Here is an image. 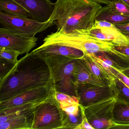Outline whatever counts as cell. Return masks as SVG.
<instances>
[{
	"label": "cell",
	"instance_id": "cell-1",
	"mask_svg": "<svg viewBox=\"0 0 129 129\" xmlns=\"http://www.w3.org/2000/svg\"><path fill=\"white\" fill-rule=\"evenodd\" d=\"M52 82L50 69L45 58L32 52L27 53L0 79V102Z\"/></svg>",
	"mask_w": 129,
	"mask_h": 129
},
{
	"label": "cell",
	"instance_id": "cell-2",
	"mask_svg": "<svg viewBox=\"0 0 129 129\" xmlns=\"http://www.w3.org/2000/svg\"><path fill=\"white\" fill-rule=\"evenodd\" d=\"M102 7L92 0H56L49 20L56 25L57 31L61 33L89 30Z\"/></svg>",
	"mask_w": 129,
	"mask_h": 129
},
{
	"label": "cell",
	"instance_id": "cell-3",
	"mask_svg": "<svg viewBox=\"0 0 129 129\" xmlns=\"http://www.w3.org/2000/svg\"><path fill=\"white\" fill-rule=\"evenodd\" d=\"M41 46L58 44L71 47L82 51L85 54L105 52L113 55L118 53L113 49V44L90 35L87 30H75L68 34L56 31L47 35Z\"/></svg>",
	"mask_w": 129,
	"mask_h": 129
},
{
	"label": "cell",
	"instance_id": "cell-4",
	"mask_svg": "<svg viewBox=\"0 0 129 129\" xmlns=\"http://www.w3.org/2000/svg\"><path fill=\"white\" fill-rule=\"evenodd\" d=\"M44 58L50 69L55 91L77 96L73 72L77 58L61 55Z\"/></svg>",
	"mask_w": 129,
	"mask_h": 129
},
{
	"label": "cell",
	"instance_id": "cell-5",
	"mask_svg": "<svg viewBox=\"0 0 129 129\" xmlns=\"http://www.w3.org/2000/svg\"><path fill=\"white\" fill-rule=\"evenodd\" d=\"M34 114L32 129H62L66 115L56 99L55 91L36 106Z\"/></svg>",
	"mask_w": 129,
	"mask_h": 129
},
{
	"label": "cell",
	"instance_id": "cell-6",
	"mask_svg": "<svg viewBox=\"0 0 129 129\" xmlns=\"http://www.w3.org/2000/svg\"><path fill=\"white\" fill-rule=\"evenodd\" d=\"M0 23L3 27L10 32L21 36L35 37L54 25L53 21L40 22L30 18H21L7 15L0 12Z\"/></svg>",
	"mask_w": 129,
	"mask_h": 129
},
{
	"label": "cell",
	"instance_id": "cell-7",
	"mask_svg": "<svg viewBox=\"0 0 129 129\" xmlns=\"http://www.w3.org/2000/svg\"><path fill=\"white\" fill-rule=\"evenodd\" d=\"M117 99V95L83 107L85 116L94 129H112L115 126L113 111Z\"/></svg>",
	"mask_w": 129,
	"mask_h": 129
},
{
	"label": "cell",
	"instance_id": "cell-8",
	"mask_svg": "<svg viewBox=\"0 0 129 129\" xmlns=\"http://www.w3.org/2000/svg\"><path fill=\"white\" fill-rule=\"evenodd\" d=\"M76 92L79 104L84 107L117 95L114 82L105 86L88 84H80L76 86Z\"/></svg>",
	"mask_w": 129,
	"mask_h": 129
},
{
	"label": "cell",
	"instance_id": "cell-9",
	"mask_svg": "<svg viewBox=\"0 0 129 129\" xmlns=\"http://www.w3.org/2000/svg\"><path fill=\"white\" fill-rule=\"evenodd\" d=\"M55 91L52 82L46 86L31 88L11 99L0 102V110L47 99Z\"/></svg>",
	"mask_w": 129,
	"mask_h": 129
},
{
	"label": "cell",
	"instance_id": "cell-10",
	"mask_svg": "<svg viewBox=\"0 0 129 129\" xmlns=\"http://www.w3.org/2000/svg\"><path fill=\"white\" fill-rule=\"evenodd\" d=\"M38 38L13 34L4 28H0V48L14 50L20 55L27 54L37 44Z\"/></svg>",
	"mask_w": 129,
	"mask_h": 129
},
{
	"label": "cell",
	"instance_id": "cell-11",
	"mask_svg": "<svg viewBox=\"0 0 129 129\" xmlns=\"http://www.w3.org/2000/svg\"><path fill=\"white\" fill-rule=\"evenodd\" d=\"M24 7L28 13L29 18L40 22L50 18L55 7L50 0H13Z\"/></svg>",
	"mask_w": 129,
	"mask_h": 129
},
{
	"label": "cell",
	"instance_id": "cell-12",
	"mask_svg": "<svg viewBox=\"0 0 129 129\" xmlns=\"http://www.w3.org/2000/svg\"><path fill=\"white\" fill-rule=\"evenodd\" d=\"M87 32L100 40L112 44L114 46L129 45V39L117 27L97 28L92 27Z\"/></svg>",
	"mask_w": 129,
	"mask_h": 129
},
{
	"label": "cell",
	"instance_id": "cell-13",
	"mask_svg": "<svg viewBox=\"0 0 129 129\" xmlns=\"http://www.w3.org/2000/svg\"><path fill=\"white\" fill-rule=\"evenodd\" d=\"M31 52L43 58L51 55H61L77 59L81 58L84 55L82 51L78 49L55 44L44 46L41 45Z\"/></svg>",
	"mask_w": 129,
	"mask_h": 129
},
{
	"label": "cell",
	"instance_id": "cell-14",
	"mask_svg": "<svg viewBox=\"0 0 129 129\" xmlns=\"http://www.w3.org/2000/svg\"><path fill=\"white\" fill-rule=\"evenodd\" d=\"M73 76L75 87L80 84H88L98 86H105L108 84L100 80L92 74L82 57L77 59Z\"/></svg>",
	"mask_w": 129,
	"mask_h": 129
},
{
	"label": "cell",
	"instance_id": "cell-15",
	"mask_svg": "<svg viewBox=\"0 0 129 129\" xmlns=\"http://www.w3.org/2000/svg\"><path fill=\"white\" fill-rule=\"evenodd\" d=\"M47 99L0 110V124H3L10 119L19 117L32 113L36 106Z\"/></svg>",
	"mask_w": 129,
	"mask_h": 129
},
{
	"label": "cell",
	"instance_id": "cell-16",
	"mask_svg": "<svg viewBox=\"0 0 129 129\" xmlns=\"http://www.w3.org/2000/svg\"><path fill=\"white\" fill-rule=\"evenodd\" d=\"M95 20L105 21L115 25L129 22V16L112 10L109 5L102 7L98 12Z\"/></svg>",
	"mask_w": 129,
	"mask_h": 129
},
{
	"label": "cell",
	"instance_id": "cell-17",
	"mask_svg": "<svg viewBox=\"0 0 129 129\" xmlns=\"http://www.w3.org/2000/svg\"><path fill=\"white\" fill-rule=\"evenodd\" d=\"M82 58L92 74L96 78L108 84H111L114 82L115 77L95 63L88 55H84Z\"/></svg>",
	"mask_w": 129,
	"mask_h": 129
},
{
	"label": "cell",
	"instance_id": "cell-18",
	"mask_svg": "<svg viewBox=\"0 0 129 129\" xmlns=\"http://www.w3.org/2000/svg\"><path fill=\"white\" fill-rule=\"evenodd\" d=\"M34 115V111L29 114L10 119L0 124V129H32Z\"/></svg>",
	"mask_w": 129,
	"mask_h": 129
},
{
	"label": "cell",
	"instance_id": "cell-19",
	"mask_svg": "<svg viewBox=\"0 0 129 129\" xmlns=\"http://www.w3.org/2000/svg\"><path fill=\"white\" fill-rule=\"evenodd\" d=\"M0 11L12 16L30 18L27 11L13 0H0Z\"/></svg>",
	"mask_w": 129,
	"mask_h": 129
},
{
	"label": "cell",
	"instance_id": "cell-20",
	"mask_svg": "<svg viewBox=\"0 0 129 129\" xmlns=\"http://www.w3.org/2000/svg\"><path fill=\"white\" fill-rule=\"evenodd\" d=\"M113 121L118 124L129 125V104L117 100L113 111Z\"/></svg>",
	"mask_w": 129,
	"mask_h": 129
},
{
	"label": "cell",
	"instance_id": "cell-21",
	"mask_svg": "<svg viewBox=\"0 0 129 129\" xmlns=\"http://www.w3.org/2000/svg\"><path fill=\"white\" fill-rule=\"evenodd\" d=\"M95 54L109 65L121 72L129 68V64L108 53L101 52L96 53Z\"/></svg>",
	"mask_w": 129,
	"mask_h": 129
},
{
	"label": "cell",
	"instance_id": "cell-22",
	"mask_svg": "<svg viewBox=\"0 0 129 129\" xmlns=\"http://www.w3.org/2000/svg\"><path fill=\"white\" fill-rule=\"evenodd\" d=\"M80 108V112L77 114H68L65 112V119L62 129H76L83 120V112L81 107Z\"/></svg>",
	"mask_w": 129,
	"mask_h": 129
},
{
	"label": "cell",
	"instance_id": "cell-23",
	"mask_svg": "<svg viewBox=\"0 0 129 129\" xmlns=\"http://www.w3.org/2000/svg\"><path fill=\"white\" fill-rule=\"evenodd\" d=\"M114 85L117 90V100L129 104V88L117 78H115Z\"/></svg>",
	"mask_w": 129,
	"mask_h": 129
},
{
	"label": "cell",
	"instance_id": "cell-24",
	"mask_svg": "<svg viewBox=\"0 0 129 129\" xmlns=\"http://www.w3.org/2000/svg\"><path fill=\"white\" fill-rule=\"evenodd\" d=\"M55 95L61 108L71 105L79 104V100L77 96L56 91Z\"/></svg>",
	"mask_w": 129,
	"mask_h": 129
},
{
	"label": "cell",
	"instance_id": "cell-25",
	"mask_svg": "<svg viewBox=\"0 0 129 129\" xmlns=\"http://www.w3.org/2000/svg\"><path fill=\"white\" fill-rule=\"evenodd\" d=\"M20 55V53L14 50L0 48V59H3L16 64L18 61V58Z\"/></svg>",
	"mask_w": 129,
	"mask_h": 129
},
{
	"label": "cell",
	"instance_id": "cell-26",
	"mask_svg": "<svg viewBox=\"0 0 129 129\" xmlns=\"http://www.w3.org/2000/svg\"><path fill=\"white\" fill-rule=\"evenodd\" d=\"M86 55H88L95 63L99 65L101 68L106 71L108 73H109L115 77V69L109 65L103 60L97 57L95 54H89Z\"/></svg>",
	"mask_w": 129,
	"mask_h": 129
},
{
	"label": "cell",
	"instance_id": "cell-27",
	"mask_svg": "<svg viewBox=\"0 0 129 129\" xmlns=\"http://www.w3.org/2000/svg\"><path fill=\"white\" fill-rule=\"evenodd\" d=\"M109 6L112 10L116 12L129 16V7L121 1L120 0H116L113 3Z\"/></svg>",
	"mask_w": 129,
	"mask_h": 129
},
{
	"label": "cell",
	"instance_id": "cell-28",
	"mask_svg": "<svg viewBox=\"0 0 129 129\" xmlns=\"http://www.w3.org/2000/svg\"><path fill=\"white\" fill-rule=\"evenodd\" d=\"M15 64L0 59V79L4 77L14 67Z\"/></svg>",
	"mask_w": 129,
	"mask_h": 129
},
{
	"label": "cell",
	"instance_id": "cell-29",
	"mask_svg": "<svg viewBox=\"0 0 129 129\" xmlns=\"http://www.w3.org/2000/svg\"><path fill=\"white\" fill-rule=\"evenodd\" d=\"M83 112V120L81 123L77 127L76 129H94L90 124L85 116L84 113V108L83 106L80 105Z\"/></svg>",
	"mask_w": 129,
	"mask_h": 129
},
{
	"label": "cell",
	"instance_id": "cell-30",
	"mask_svg": "<svg viewBox=\"0 0 129 129\" xmlns=\"http://www.w3.org/2000/svg\"><path fill=\"white\" fill-rule=\"evenodd\" d=\"M62 109L66 113L72 114H77L81 111L80 104H75L66 106Z\"/></svg>",
	"mask_w": 129,
	"mask_h": 129
},
{
	"label": "cell",
	"instance_id": "cell-31",
	"mask_svg": "<svg viewBox=\"0 0 129 129\" xmlns=\"http://www.w3.org/2000/svg\"><path fill=\"white\" fill-rule=\"evenodd\" d=\"M112 48L120 53L121 56L129 58V45L127 46H114Z\"/></svg>",
	"mask_w": 129,
	"mask_h": 129
},
{
	"label": "cell",
	"instance_id": "cell-32",
	"mask_svg": "<svg viewBox=\"0 0 129 129\" xmlns=\"http://www.w3.org/2000/svg\"><path fill=\"white\" fill-rule=\"evenodd\" d=\"M92 27L97 28H115L116 27L115 25L105 21L95 20Z\"/></svg>",
	"mask_w": 129,
	"mask_h": 129
},
{
	"label": "cell",
	"instance_id": "cell-33",
	"mask_svg": "<svg viewBox=\"0 0 129 129\" xmlns=\"http://www.w3.org/2000/svg\"><path fill=\"white\" fill-rule=\"evenodd\" d=\"M115 77L120 80L125 85L129 88V77L120 71L115 69Z\"/></svg>",
	"mask_w": 129,
	"mask_h": 129
},
{
	"label": "cell",
	"instance_id": "cell-34",
	"mask_svg": "<svg viewBox=\"0 0 129 129\" xmlns=\"http://www.w3.org/2000/svg\"><path fill=\"white\" fill-rule=\"evenodd\" d=\"M115 26L121 31L129 32V22L117 25Z\"/></svg>",
	"mask_w": 129,
	"mask_h": 129
},
{
	"label": "cell",
	"instance_id": "cell-35",
	"mask_svg": "<svg viewBox=\"0 0 129 129\" xmlns=\"http://www.w3.org/2000/svg\"><path fill=\"white\" fill-rule=\"evenodd\" d=\"M93 1L99 4L109 5L116 1V0H92Z\"/></svg>",
	"mask_w": 129,
	"mask_h": 129
},
{
	"label": "cell",
	"instance_id": "cell-36",
	"mask_svg": "<svg viewBox=\"0 0 129 129\" xmlns=\"http://www.w3.org/2000/svg\"><path fill=\"white\" fill-rule=\"evenodd\" d=\"M122 72L124 73V74L126 75L128 77H129V68H127V69H125Z\"/></svg>",
	"mask_w": 129,
	"mask_h": 129
},
{
	"label": "cell",
	"instance_id": "cell-37",
	"mask_svg": "<svg viewBox=\"0 0 129 129\" xmlns=\"http://www.w3.org/2000/svg\"><path fill=\"white\" fill-rule=\"evenodd\" d=\"M120 1L129 7V0H120Z\"/></svg>",
	"mask_w": 129,
	"mask_h": 129
},
{
	"label": "cell",
	"instance_id": "cell-38",
	"mask_svg": "<svg viewBox=\"0 0 129 129\" xmlns=\"http://www.w3.org/2000/svg\"><path fill=\"white\" fill-rule=\"evenodd\" d=\"M123 59L124 61L126 62H127V63L129 64V57H124V56H123Z\"/></svg>",
	"mask_w": 129,
	"mask_h": 129
},
{
	"label": "cell",
	"instance_id": "cell-39",
	"mask_svg": "<svg viewBox=\"0 0 129 129\" xmlns=\"http://www.w3.org/2000/svg\"><path fill=\"white\" fill-rule=\"evenodd\" d=\"M121 32L129 39V32H122V31H121Z\"/></svg>",
	"mask_w": 129,
	"mask_h": 129
}]
</instances>
